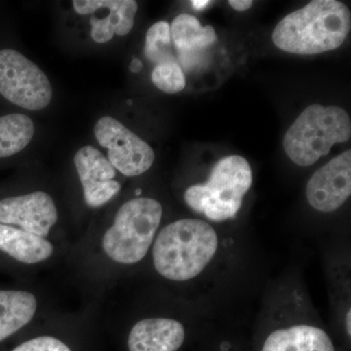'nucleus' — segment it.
<instances>
[{"mask_svg":"<svg viewBox=\"0 0 351 351\" xmlns=\"http://www.w3.org/2000/svg\"><path fill=\"white\" fill-rule=\"evenodd\" d=\"M350 9L337 0H314L281 20L272 40L279 49L314 55L339 48L350 34Z\"/></svg>","mask_w":351,"mask_h":351,"instance_id":"1","label":"nucleus"},{"mask_svg":"<svg viewBox=\"0 0 351 351\" xmlns=\"http://www.w3.org/2000/svg\"><path fill=\"white\" fill-rule=\"evenodd\" d=\"M218 244V235L206 221L180 219L159 232L152 250L154 267L169 280H189L209 265Z\"/></svg>","mask_w":351,"mask_h":351,"instance_id":"2","label":"nucleus"},{"mask_svg":"<svg viewBox=\"0 0 351 351\" xmlns=\"http://www.w3.org/2000/svg\"><path fill=\"white\" fill-rule=\"evenodd\" d=\"M351 136L350 115L335 106L307 107L286 132L283 147L297 165H313L327 156L337 143H345Z\"/></svg>","mask_w":351,"mask_h":351,"instance_id":"3","label":"nucleus"},{"mask_svg":"<svg viewBox=\"0 0 351 351\" xmlns=\"http://www.w3.org/2000/svg\"><path fill=\"white\" fill-rule=\"evenodd\" d=\"M252 182L251 166L244 157H223L215 164L205 184L186 189L184 201L191 210L211 221H226L239 213Z\"/></svg>","mask_w":351,"mask_h":351,"instance_id":"4","label":"nucleus"},{"mask_svg":"<svg viewBox=\"0 0 351 351\" xmlns=\"http://www.w3.org/2000/svg\"><path fill=\"white\" fill-rule=\"evenodd\" d=\"M162 218V206L152 198L124 203L103 237V248L115 262L135 263L145 258Z\"/></svg>","mask_w":351,"mask_h":351,"instance_id":"5","label":"nucleus"},{"mask_svg":"<svg viewBox=\"0 0 351 351\" xmlns=\"http://www.w3.org/2000/svg\"><path fill=\"white\" fill-rule=\"evenodd\" d=\"M0 94L14 105L41 110L49 105V80L34 62L18 51L0 50Z\"/></svg>","mask_w":351,"mask_h":351,"instance_id":"6","label":"nucleus"},{"mask_svg":"<svg viewBox=\"0 0 351 351\" xmlns=\"http://www.w3.org/2000/svg\"><path fill=\"white\" fill-rule=\"evenodd\" d=\"M99 144L108 149V160L114 169L126 177H136L147 172L154 161L151 145L129 130L119 120L104 117L94 128Z\"/></svg>","mask_w":351,"mask_h":351,"instance_id":"7","label":"nucleus"},{"mask_svg":"<svg viewBox=\"0 0 351 351\" xmlns=\"http://www.w3.org/2000/svg\"><path fill=\"white\" fill-rule=\"evenodd\" d=\"M350 195L351 152L348 149L314 173L306 184V198L317 211L332 213L343 206Z\"/></svg>","mask_w":351,"mask_h":351,"instance_id":"8","label":"nucleus"},{"mask_svg":"<svg viewBox=\"0 0 351 351\" xmlns=\"http://www.w3.org/2000/svg\"><path fill=\"white\" fill-rule=\"evenodd\" d=\"M57 221L56 205L43 191L0 200V223L3 225L19 226L44 239Z\"/></svg>","mask_w":351,"mask_h":351,"instance_id":"9","label":"nucleus"},{"mask_svg":"<svg viewBox=\"0 0 351 351\" xmlns=\"http://www.w3.org/2000/svg\"><path fill=\"white\" fill-rule=\"evenodd\" d=\"M171 40L177 52L178 64L184 73L199 71L208 63V51L216 43L211 25L203 27L195 16L180 14L170 27Z\"/></svg>","mask_w":351,"mask_h":351,"instance_id":"10","label":"nucleus"},{"mask_svg":"<svg viewBox=\"0 0 351 351\" xmlns=\"http://www.w3.org/2000/svg\"><path fill=\"white\" fill-rule=\"evenodd\" d=\"M75 164L88 206H103L119 193L120 184L113 180L117 171L96 147H82L76 152Z\"/></svg>","mask_w":351,"mask_h":351,"instance_id":"11","label":"nucleus"},{"mask_svg":"<svg viewBox=\"0 0 351 351\" xmlns=\"http://www.w3.org/2000/svg\"><path fill=\"white\" fill-rule=\"evenodd\" d=\"M73 8L80 15H88L101 9H110V14L104 19L92 17L90 20L93 40L97 43H106L112 40L114 34L123 36L131 32L138 11V3L134 0H75Z\"/></svg>","mask_w":351,"mask_h":351,"instance_id":"12","label":"nucleus"},{"mask_svg":"<svg viewBox=\"0 0 351 351\" xmlns=\"http://www.w3.org/2000/svg\"><path fill=\"white\" fill-rule=\"evenodd\" d=\"M184 328L170 318H147L132 328L129 351H177L184 341Z\"/></svg>","mask_w":351,"mask_h":351,"instance_id":"13","label":"nucleus"},{"mask_svg":"<svg viewBox=\"0 0 351 351\" xmlns=\"http://www.w3.org/2000/svg\"><path fill=\"white\" fill-rule=\"evenodd\" d=\"M262 351H335V348L331 338L320 328L297 325L271 332Z\"/></svg>","mask_w":351,"mask_h":351,"instance_id":"14","label":"nucleus"},{"mask_svg":"<svg viewBox=\"0 0 351 351\" xmlns=\"http://www.w3.org/2000/svg\"><path fill=\"white\" fill-rule=\"evenodd\" d=\"M0 250L21 263H36L50 258L54 247L43 237L0 223Z\"/></svg>","mask_w":351,"mask_h":351,"instance_id":"15","label":"nucleus"},{"mask_svg":"<svg viewBox=\"0 0 351 351\" xmlns=\"http://www.w3.org/2000/svg\"><path fill=\"white\" fill-rule=\"evenodd\" d=\"M36 297L25 291H0V341L31 322L36 314Z\"/></svg>","mask_w":351,"mask_h":351,"instance_id":"16","label":"nucleus"},{"mask_svg":"<svg viewBox=\"0 0 351 351\" xmlns=\"http://www.w3.org/2000/svg\"><path fill=\"white\" fill-rule=\"evenodd\" d=\"M34 135V124L27 115L12 113L0 117V158L22 152Z\"/></svg>","mask_w":351,"mask_h":351,"instance_id":"17","label":"nucleus"},{"mask_svg":"<svg viewBox=\"0 0 351 351\" xmlns=\"http://www.w3.org/2000/svg\"><path fill=\"white\" fill-rule=\"evenodd\" d=\"M145 56L151 63L159 64L178 63L173 52L170 25L160 21L149 27L145 36Z\"/></svg>","mask_w":351,"mask_h":351,"instance_id":"18","label":"nucleus"},{"mask_svg":"<svg viewBox=\"0 0 351 351\" xmlns=\"http://www.w3.org/2000/svg\"><path fill=\"white\" fill-rule=\"evenodd\" d=\"M152 83L159 90L167 94H176L184 89L186 75L178 63L156 66L152 73Z\"/></svg>","mask_w":351,"mask_h":351,"instance_id":"19","label":"nucleus"},{"mask_svg":"<svg viewBox=\"0 0 351 351\" xmlns=\"http://www.w3.org/2000/svg\"><path fill=\"white\" fill-rule=\"evenodd\" d=\"M12 351H71L60 339L53 337H38V338L25 341Z\"/></svg>","mask_w":351,"mask_h":351,"instance_id":"20","label":"nucleus"},{"mask_svg":"<svg viewBox=\"0 0 351 351\" xmlns=\"http://www.w3.org/2000/svg\"><path fill=\"white\" fill-rule=\"evenodd\" d=\"M228 3H230V5L232 6L233 9H235L237 11H240V12L248 10V9H250L252 5H253V1H251V0H230Z\"/></svg>","mask_w":351,"mask_h":351,"instance_id":"21","label":"nucleus"},{"mask_svg":"<svg viewBox=\"0 0 351 351\" xmlns=\"http://www.w3.org/2000/svg\"><path fill=\"white\" fill-rule=\"evenodd\" d=\"M143 69V63L141 62V60H138V58H134L132 60L130 66H129V69H130L131 73H138Z\"/></svg>","mask_w":351,"mask_h":351,"instance_id":"22","label":"nucleus"},{"mask_svg":"<svg viewBox=\"0 0 351 351\" xmlns=\"http://www.w3.org/2000/svg\"><path fill=\"white\" fill-rule=\"evenodd\" d=\"M209 3L210 1H207V0H193L191 1V5H193L196 11H202L203 9L206 8L209 5Z\"/></svg>","mask_w":351,"mask_h":351,"instance_id":"23","label":"nucleus"},{"mask_svg":"<svg viewBox=\"0 0 351 351\" xmlns=\"http://www.w3.org/2000/svg\"><path fill=\"white\" fill-rule=\"evenodd\" d=\"M350 320H351V311H348V313H346V331H348V334H351V325H350Z\"/></svg>","mask_w":351,"mask_h":351,"instance_id":"24","label":"nucleus"},{"mask_svg":"<svg viewBox=\"0 0 351 351\" xmlns=\"http://www.w3.org/2000/svg\"><path fill=\"white\" fill-rule=\"evenodd\" d=\"M140 193H141V189H138V191H137V195H140Z\"/></svg>","mask_w":351,"mask_h":351,"instance_id":"25","label":"nucleus"}]
</instances>
